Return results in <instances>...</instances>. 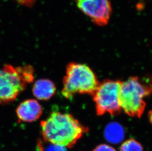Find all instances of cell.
<instances>
[{"mask_svg":"<svg viewBox=\"0 0 152 151\" xmlns=\"http://www.w3.org/2000/svg\"><path fill=\"white\" fill-rule=\"evenodd\" d=\"M48 143V145L45 146L42 143V141L39 140L38 142V148L39 151H66V147L56 145L50 143Z\"/></svg>","mask_w":152,"mask_h":151,"instance_id":"obj_11","label":"cell"},{"mask_svg":"<svg viewBox=\"0 0 152 151\" xmlns=\"http://www.w3.org/2000/svg\"><path fill=\"white\" fill-rule=\"evenodd\" d=\"M62 94L67 99L76 94L93 95L99 82L95 73L86 64L72 62L66 65V75L64 77Z\"/></svg>","mask_w":152,"mask_h":151,"instance_id":"obj_3","label":"cell"},{"mask_svg":"<svg viewBox=\"0 0 152 151\" xmlns=\"http://www.w3.org/2000/svg\"><path fill=\"white\" fill-rule=\"evenodd\" d=\"M120 151H143L141 144L134 139H129L122 143Z\"/></svg>","mask_w":152,"mask_h":151,"instance_id":"obj_10","label":"cell"},{"mask_svg":"<svg viewBox=\"0 0 152 151\" xmlns=\"http://www.w3.org/2000/svg\"><path fill=\"white\" fill-rule=\"evenodd\" d=\"M44 141L66 148H72L89 131L72 114L54 111L41 122Z\"/></svg>","mask_w":152,"mask_h":151,"instance_id":"obj_1","label":"cell"},{"mask_svg":"<svg viewBox=\"0 0 152 151\" xmlns=\"http://www.w3.org/2000/svg\"><path fill=\"white\" fill-rule=\"evenodd\" d=\"M78 9L90 18L95 24L104 26L108 24L112 14L109 0H75Z\"/></svg>","mask_w":152,"mask_h":151,"instance_id":"obj_6","label":"cell"},{"mask_svg":"<svg viewBox=\"0 0 152 151\" xmlns=\"http://www.w3.org/2000/svg\"><path fill=\"white\" fill-rule=\"evenodd\" d=\"M152 94V76H132L123 81L120 94L122 110L131 117L140 118L146 104L145 98Z\"/></svg>","mask_w":152,"mask_h":151,"instance_id":"obj_2","label":"cell"},{"mask_svg":"<svg viewBox=\"0 0 152 151\" xmlns=\"http://www.w3.org/2000/svg\"><path fill=\"white\" fill-rule=\"evenodd\" d=\"M34 69L30 65L15 67L4 64L0 69V103H10L34 79Z\"/></svg>","mask_w":152,"mask_h":151,"instance_id":"obj_4","label":"cell"},{"mask_svg":"<svg viewBox=\"0 0 152 151\" xmlns=\"http://www.w3.org/2000/svg\"><path fill=\"white\" fill-rule=\"evenodd\" d=\"M123 81L107 79L99 83L94 93L93 99L98 115L109 113L111 115H119L122 111L120 94Z\"/></svg>","mask_w":152,"mask_h":151,"instance_id":"obj_5","label":"cell"},{"mask_svg":"<svg viewBox=\"0 0 152 151\" xmlns=\"http://www.w3.org/2000/svg\"><path fill=\"white\" fill-rule=\"evenodd\" d=\"M93 151H116L115 149L107 144H101L98 146Z\"/></svg>","mask_w":152,"mask_h":151,"instance_id":"obj_12","label":"cell"},{"mask_svg":"<svg viewBox=\"0 0 152 151\" xmlns=\"http://www.w3.org/2000/svg\"><path fill=\"white\" fill-rule=\"evenodd\" d=\"M148 118L150 122L152 124V110H150L148 113Z\"/></svg>","mask_w":152,"mask_h":151,"instance_id":"obj_14","label":"cell"},{"mask_svg":"<svg viewBox=\"0 0 152 151\" xmlns=\"http://www.w3.org/2000/svg\"><path fill=\"white\" fill-rule=\"evenodd\" d=\"M33 93L36 98L39 100L47 101L54 95L56 88L54 83L48 79H40L34 83Z\"/></svg>","mask_w":152,"mask_h":151,"instance_id":"obj_8","label":"cell"},{"mask_svg":"<svg viewBox=\"0 0 152 151\" xmlns=\"http://www.w3.org/2000/svg\"><path fill=\"white\" fill-rule=\"evenodd\" d=\"M19 3L21 5L31 7L34 4L36 0H17Z\"/></svg>","mask_w":152,"mask_h":151,"instance_id":"obj_13","label":"cell"},{"mask_svg":"<svg viewBox=\"0 0 152 151\" xmlns=\"http://www.w3.org/2000/svg\"><path fill=\"white\" fill-rule=\"evenodd\" d=\"M19 122L31 123L38 120L42 115L43 110L40 104L34 99H28L22 102L16 110Z\"/></svg>","mask_w":152,"mask_h":151,"instance_id":"obj_7","label":"cell"},{"mask_svg":"<svg viewBox=\"0 0 152 151\" xmlns=\"http://www.w3.org/2000/svg\"><path fill=\"white\" fill-rule=\"evenodd\" d=\"M104 135L106 139L109 142L117 144L123 139L125 131L120 124L117 123H111L106 126Z\"/></svg>","mask_w":152,"mask_h":151,"instance_id":"obj_9","label":"cell"}]
</instances>
